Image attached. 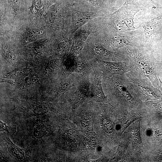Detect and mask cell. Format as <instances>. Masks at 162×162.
<instances>
[{
    "label": "cell",
    "mask_w": 162,
    "mask_h": 162,
    "mask_svg": "<svg viewBox=\"0 0 162 162\" xmlns=\"http://www.w3.org/2000/svg\"><path fill=\"white\" fill-rule=\"evenodd\" d=\"M127 51L126 62L130 67L128 73L131 74V77L147 78L155 88L160 90L158 70L160 62L155 58L153 51L144 46L128 48Z\"/></svg>",
    "instance_id": "1"
},
{
    "label": "cell",
    "mask_w": 162,
    "mask_h": 162,
    "mask_svg": "<svg viewBox=\"0 0 162 162\" xmlns=\"http://www.w3.org/2000/svg\"><path fill=\"white\" fill-rule=\"evenodd\" d=\"M104 79V87L106 91L117 95L122 102L136 103L137 94L127 74H118Z\"/></svg>",
    "instance_id": "2"
},
{
    "label": "cell",
    "mask_w": 162,
    "mask_h": 162,
    "mask_svg": "<svg viewBox=\"0 0 162 162\" xmlns=\"http://www.w3.org/2000/svg\"><path fill=\"white\" fill-rule=\"evenodd\" d=\"M136 5L124 4L112 14L111 24L112 27L119 33L136 29L134 26V16L140 10Z\"/></svg>",
    "instance_id": "3"
},
{
    "label": "cell",
    "mask_w": 162,
    "mask_h": 162,
    "mask_svg": "<svg viewBox=\"0 0 162 162\" xmlns=\"http://www.w3.org/2000/svg\"><path fill=\"white\" fill-rule=\"evenodd\" d=\"M127 75L137 95H140L144 99L162 98L160 90L155 88L148 79L135 78Z\"/></svg>",
    "instance_id": "4"
},
{
    "label": "cell",
    "mask_w": 162,
    "mask_h": 162,
    "mask_svg": "<svg viewBox=\"0 0 162 162\" xmlns=\"http://www.w3.org/2000/svg\"><path fill=\"white\" fill-rule=\"evenodd\" d=\"M135 32L119 33L109 38L106 41V44L114 51L120 48L127 46L140 47L143 46L136 38Z\"/></svg>",
    "instance_id": "5"
},
{
    "label": "cell",
    "mask_w": 162,
    "mask_h": 162,
    "mask_svg": "<svg viewBox=\"0 0 162 162\" xmlns=\"http://www.w3.org/2000/svg\"><path fill=\"white\" fill-rule=\"evenodd\" d=\"M96 61L104 78H108L116 75H123L128 73L130 69L127 63L111 62L96 59Z\"/></svg>",
    "instance_id": "6"
},
{
    "label": "cell",
    "mask_w": 162,
    "mask_h": 162,
    "mask_svg": "<svg viewBox=\"0 0 162 162\" xmlns=\"http://www.w3.org/2000/svg\"><path fill=\"white\" fill-rule=\"evenodd\" d=\"M71 30L73 34L91 20L101 15L100 13L82 11L73 9L72 11Z\"/></svg>",
    "instance_id": "7"
},
{
    "label": "cell",
    "mask_w": 162,
    "mask_h": 162,
    "mask_svg": "<svg viewBox=\"0 0 162 162\" xmlns=\"http://www.w3.org/2000/svg\"><path fill=\"white\" fill-rule=\"evenodd\" d=\"M161 19L160 16L155 17L142 24L145 37V44L148 42L150 38L154 35L156 27Z\"/></svg>",
    "instance_id": "8"
},
{
    "label": "cell",
    "mask_w": 162,
    "mask_h": 162,
    "mask_svg": "<svg viewBox=\"0 0 162 162\" xmlns=\"http://www.w3.org/2000/svg\"><path fill=\"white\" fill-rule=\"evenodd\" d=\"M101 77V74L95 76L93 83V90L95 96L101 100H106V98L102 86Z\"/></svg>",
    "instance_id": "9"
},
{
    "label": "cell",
    "mask_w": 162,
    "mask_h": 162,
    "mask_svg": "<svg viewBox=\"0 0 162 162\" xmlns=\"http://www.w3.org/2000/svg\"><path fill=\"white\" fill-rule=\"evenodd\" d=\"M9 152L14 156L20 159H22L25 156L23 150L14 144L9 138L4 139Z\"/></svg>",
    "instance_id": "10"
},
{
    "label": "cell",
    "mask_w": 162,
    "mask_h": 162,
    "mask_svg": "<svg viewBox=\"0 0 162 162\" xmlns=\"http://www.w3.org/2000/svg\"><path fill=\"white\" fill-rule=\"evenodd\" d=\"M46 127L43 124L37 126L34 129V136L37 138H40L44 136L47 133V129Z\"/></svg>",
    "instance_id": "11"
},
{
    "label": "cell",
    "mask_w": 162,
    "mask_h": 162,
    "mask_svg": "<svg viewBox=\"0 0 162 162\" xmlns=\"http://www.w3.org/2000/svg\"><path fill=\"white\" fill-rule=\"evenodd\" d=\"M47 106L39 105L34 110L33 113L35 116H41L46 113L48 111Z\"/></svg>",
    "instance_id": "12"
},
{
    "label": "cell",
    "mask_w": 162,
    "mask_h": 162,
    "mask_svg": "<svg viewBox=\"0 0 162 162\" xmlns=\"http://www.w3.org/2000/svg\"><path fill=\"white\" fill-rule=\"evenodd\" d=\"M135 128L132 131V137L134 140L138 143H141L142 141L140 136L139 124L135 126Z\"/></svg>",
    "instance_id": "13"
},
{
    "label": "cell",
    "mask_w": 162,
    "mask_h": 162,
    "mask_svg": "<svg viewBox=\"0 0 162 162\" xmlns=\"http://www.w3.org/2000/svg\"><path fill=\"white\" fill-rule=\"evenodd\" d=\"M103 123L105 132L108 134L112 133L113 130V126L112 122L108 120L104 119Z\"/></svg>",
    "instance_id": "14"
},
{
    "label": "cell",
    "mask_w": 162,
    "mask_h": 162,
    "mask_svg": "<svg viewBox=\"0 0 162 162\" xmlns=\"http://www.w3.org/2000/svg\"><path fill=\"white\" fill-rule=\"evenodd\" d=\"M67 134L69 139L71 142L76 141L77 138L76 131L73 129H69L68 130Z\"/></svg>",
    "instance_id": "15"
},
{
    "label": "cell",
    "mask_w": 162,
    "mask_h": 162,
    "mask_svg": "<svg viewBox=\"0 0 162 162\" xmlns=\"http://www.w3.org/2000/svg\"><path fill=\"white\" fill-rule=\"evenodd\" d=\"M69 82H65L61 84L57 88V91L59 93H62L66 91L71 87Z\"/></svg>",
    "instance_id": "16"
},
{
    "label": "cell",
    "mask_w": 162,
    "mask_h": 162,
    "mask_svg": "<svg viewBox=\"0 0 162 162\" xmlns=\"http://www.w3.org/2000/svg\"><path fill=\"white\" fill-rule=\"evenodd\" d=\"M85 140L86 143L90 146H94L96 143V140L95 138L92 136H86Z\"/></svg>",
    "instance_id": "17"
},
{
    "label": "cell",
    "mask_w": 162,
    "mask_h": 162,
    "mask_svg": "<svg viewBox=\"0 0 162 162\" xmlns=\"http://www.w3.org/2000/svg\"><path fill=\"white\" fill-rule=\"evenodd\" d=\"M81 122V125L83 127L88 128L90 125V119L88 117H83L82 118Z\"/></svg>",
    "instance_id": "18"
},
{
    "label": "cell",
    "mask_w": 162,
    "mask_h": 162,
    "mask_svg": "<svg viewBox=\"0 0 162 162\" xmlns=\"http://www.w3.org/2000/svg\"><path fill=\"white\" fill-rule=\"evenodd\" d=\"M0 82H8L12 85H14L15 82V80L11 79H5L0 78Z\"/></svg>",
    "instance_id": "19"
},
{
    "label": "cell",
    "mask_w": 162,
    "mask_h": 162,
    "mask_svg": "<svg viewBox=\"0 0 162 162\" xmlns=\"http://www.w3.org/2000/svg\"><path fill=\"white\" fill-rule=\"evenodd\" d=\"M138 0H126L125 3L130 5H136L138 3Z\"/></svg>",
    "instance_id": "20"
},
{
    "label": "cell",
    "mask_w": 162,
    "mask_h": 162,
    "mask_svg": "<svg viewBox=\"0 0 162 162\" xmlns=\"http://www.w3.org/2000/svg\"><path fill=\"white\" fill-rule=\"evenodd\" d=\"M7 126L3 122L0 121V131L6 130L8 132Z\"/></svg>",
    "instance_id": "21"
},
{
    "label": "cell",
    "mask_w": 162,
    "mask_h": 162,
    "mask_svg": "<svg viewBox=\"0 0 162 162\" xmlns=\"http://www.w3.org/2000/svg\"><path fill=\"white\" fill-rule=\"evenodd\" d=\"M158 78L160 82L159 89L160 91L162 93V82L161 81V80H160L159 76L158 77Z\"/></svg>",
    "instance_id": "22"
}]
</instances>
